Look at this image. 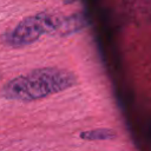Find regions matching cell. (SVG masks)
<instances>
[{"instance_id":"3","label":"cell","mask_w":151,"mask_h":151,"mask_svg":"<svg viewBox=\"0 0 151 151\" xmlns=\"http://www.w3.org/2000/svg\"><path fill=\"white\" fill-rule=\"evenodd\" d=\"M79 138L87 142H94V140H112L117 138V132L112 129L100 127V129H93V130H86L81 131L79 133Z\"/></svg>"},{"instance_id":"4","label":"cell","mask_w":151,"mask_h":151,"mask_svg":"<svg viewBox=\"0 0 151 151\" xmlns=\"http://www.w3.org/2000/svg\"><path fill=\"white\" fill-rule=\"evenodd\" d=\"M0 78H1V73H0Z\"/></svg>"},{"instance_id":"1","label":"cell","mask_w":151,"mask_h":151,"mask_svg":"<svg viewBox=\"0 0 151 151\" xmlns=\"http://www.w3.org/2000/svg\"><path fill=\"white\" fill-rule=\"evenodd\" d=\"M77 83V76L68 70L54 66L40 67L6 81L0 88V97L29 103L68 90Z\"/></svg>"},{"instance_id":"2","label":"cell","mask_w":151,"mask_h":151,"mask_svg":"<svg viewBox=\"0 0 151 151\" xmlns=\"http://www.w3.org/2000/svg\"><path fill=\"white\" fill-rule=\"evenodd\" d=\"M67 37V15L52 11H41L24 18L2 35L5 45L19 48L34 44L42 35Z\"/></svg>"}]
</instances>
